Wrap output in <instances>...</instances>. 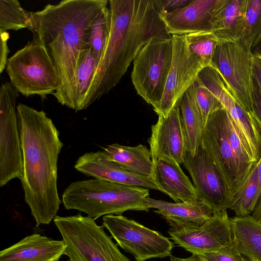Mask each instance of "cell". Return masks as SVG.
Instances as JSON below:
<instances>
[{"instance_id":"6da1fadb","label":"cell","mask_w":261,"mask_h":261,"mask_svg":"<svg viewBox=\"0 0 261 261\" xmlns=\"http://www.w3.org/2000/svg\"><path fill=\"white\" fill-rule=\"evenodd\" d=\"M108 4V0H63L30 12L32 40L45 50L60 81L53 95L74 111L79 60L90 48L91 24Z\"/></svg>"},{"instance_id":"7a4b0ae2","label":"cell","mask_w":261,"mask_h":261,"mask_svg":"<svg viewBox=\"0 0 261 261\" xmlns=\"http://www.w3.org/2000/svg\"><path fill=\"white\" fill-rule=\"evenodd\" d=\"M111 24L108 44L87 93L85 109L120 82L148 43L171 38L158 0H110Z\"/></svg>"},{"instance_id":"3957f363","label":"cell","mask_w":261,"mask_h":261,"mask_svg":"<svg viewBox=\"0 0 261 261\" xmlns=\"http://www.w3.org/2000/svg\"><path fill=\"white\" fill-rule=\"evenodd\" d=\"M17 114L24 200L37 225L48 224L57 216L62 201L57 179L58 161L63 143L59 130L44 111L20 103Z\"/></svg>"},{"instance_id":"277c9868","label":"cell","mask_w":261,"mask_h":261,"mask_svg":"<svg viewBox=\"0 0 261 261\" xmlns=\"http://www.w3.org/2000/svg\"><path fill=\"white\" fill-rule=\"evenodd\" d=\"M201 146L219 171L232 199L256 164L243 137L224 108L208 118Z\"/></svg>"},{"instance_id":"5b68a950","label":"cell","mask_w":261,"mask_h":261,"mask_svg":"<svg viewBox=\"0 0 261 261\" xmlns=\"http://www.w3.org/2000/svg\"><path fill=\"white\" fill-rule=\"evenodd\" d=\"M149 198L148 189L93 178L71 183L62 201L66 209L79 211L96 220L127 211L148 212Z\"/></svg>"},{"instance_id":"8992f818","label":"cell","mask_w":261,"mask_h":261,"mask_svg":"<svg viewBox=\"0 0 261 261\" xmlns=\"http://www.w3.org/2000/svg\"><path fill=\"white\" fill-rule=\"evenodd\" d=\"M54 222L67 246L69 261H131L94 219L79 214L57 216Z\"/></svg>"},{"instance_id":"52a82bcc","label":"cell","mask_w":261,"mask_h":261,"mask_svg":"<svg viewBox=\"0 0 261 261\" xmlns=\"http://www.w3.org/2000/svg\"><path fill=\"white\" fill-rule=\"evenodd\" d=\"M6 71L12 86L27 97L38 95L45 99L61 86L45 50L33 40L8 58Z\"/></svg>"},{"instance_id":"ba28073f","label":"cell","mask_w":261,"mask_h":261,"mask_svg":"<svg viewBox=\"0 0 261 261\" xmlns=\"http://www.w3.org/2000/svg\"><path fill=\"white\" fill-rule=\"evenodd\" d=\"M172 39L146 44L133 61L131 79L138 93L155 111L162 100L172 60Z\"/></svg>"},{"instance_id":"9c48e42d","label":"cell","mask_w":261,"mask_h":261,"mask_svg":"<svg viewBox=\"0 0 261 261\" xmlns=\"http://www.w3.org/2000/svg\"><path fill=\"white\" fill-rule=\"evenodd\" d=\"M253 58L251 48L240 40L219 42L210 66L220 74L241 107L252 112Z\"/></svg>"},{"instance_id":"30bf717a","label":"cell","mask_w":261,"mask_h":261,"mask_svg":"<svg viewBox=\"0 0 261 261\" xmlns=\"http://www.w3.org/2000/svg\"><path fill=\"white\" fill-rule=\"evenodd\" d=\"M102 225L118 246L131 254L136 261L170 257L174 243L161 233L122 215H107Z\"/></svg>"},{"instance_id":"8fae6325","label":"cell","mask_w":261,"mask_h":261,"mask_svg":"<svg viewBox=\"0 0 261 261\" xmlns=\"http://www.w3.org/2000/svg\"><path fill=\"white\" fill-rule=\"evenodd\" d=\"M19 92L10 82L0 88V186L21 179L23 158L16 102Z\"/></svg>"},{"instance_id":"7c38bea8","label":"cell","mask_w":261,"mask_h":261,"mask_svg":"<svg viewBox=\"0 0 261 261\" xmlns=\"http://www.w3.org/2000/svg\"><path fill=\"white\" fill-rule=\"evenodd\" d=\"M173 51L171 68L163 96L159 108L158 116H167L177 105L183 94L198 78L200 72L207 67L189 49L185 35H172Z\"/></svg>"},{"instance_id":"4fadbf2b","label":"cell","mask_w":261,"mask_h":261,"mask_svg":"<svg viewBox=\"0 0 261 261\" xmlns=\"http://www.w3.org/2000/svg\"><path fill=\"white\" fill-rule=\"evenodd\" d=\"M183 165L190 173L199 200L214 211L229 208L231 197L218 168L200 146L194 155L186 152Z\"/></svg>"},{"instance_id":"5bb4252c","label":"cell","mask_w":261,"mask_h":261,"mask_svg":"<svg viewBox=\"0 0 261 261\" xmlns=\"http://www.w3.org/2000/svg\"><path fill=\"white\" fill-rule=\"evenodd\" d=\"M168 233L174 244L192 254L211 251L225 246L232 239L227 210L214 211L201 225L191 228H170Z\"/></svg>"},{"instance_id":"9a60e30c","label":"cell","mask_w":261,"mask_h":261,"mask_svg":"<svg viewBox=\"0 0 261 261\" xmlns=\"http://www.w3.org/2000/svg\"><path fill=\"white\" fill-rule=\"evenodd\" d=\"M148 143L153 163L170 159L179 165L183 163L187 148L177 105L167 116H159L156 123L151 126Z\"/></svg>"},{"instance_id":"2e32d148","label":"cell","mask_w":261,"mask_h":261,"mask_svg":"<svg viewBox=\"0 0 261 261\" xmlns=\"http://www.w3.org/2000/svg\"><path fill=\"white\" fill-rule=\"evenodd\" d=\"M74 167L79 172L95 179L139 186L164 193L152 179L126 171L110 161L103 150L84 154L77 160Z\"/></svg>"},{"instance_id":"e0dca14e","label":"cell","mask_w":261,"mask_h":261,"mask_svg":"<svg viewBox=\"0 0 261 261\" xmlns=\"http://www.w3.org/2000/svg\"><path fill=\"white\" fill-rule=\"evenodd\" d=\"M218 0H192L186 6L162 15L172 35L212 32V20Z\"/></svg>"},{"instance_id":"ac0fdd59","label":"cell","mask_w":261,"mask_h":261,"mask_svg":"<svg viewBox=\"0 0 261 261\" xmlns=\"http://www.w3.org/2000/svg\"><path fill=\"white\" fill-rule=\"evenodd\" d=\"M67 246L39 233L28 236L0 251V261H58Z\"/></svg>"},{"instance_id":"d6986e66","label":"cell","mask_w":261,"mask_h":261,"mask_svg":"<svg viewBox=\"0 0 261 261\" xmlns=\"http://www.w3.org/2000/svg\"><path fill=\"white\" fill-rule=\"evenodd\" d=\"M149 208L166 219L171 228L177 229L198 227L210 219L212 209L201 200L193 202H170L151 198L147 199Z\"/></svg>"},{"instance_id":"ffe728a7","label":"cell","mask_w":261,"mask_h":261,"mask_svg":"<svg viewBox=\"0 0 261 261\" xmlns=\"http://www.w3.org/2000/svg\"><path fill=\"white\" fill-rule=\"evenodd\" d=\"M152 179L175 202H193L199 200L197 192L179 164L170 159L153 163Z\"/></svg>"},{"instance_id":"44dd1931","label":"cell","mask_w":261,"mask_h":261,"mask_svg":"<svg viewBox=\"0 0 261 261\" xmlns=\"http://www.w3.org/2000/svg\"><path fill=\"white\" fill-rule=\"evenodd\" d=\"M247 0H218L212 20V33L219 42L239 40L243 32Z\"/></svg>"},{"instance_id":"7402d4cb","label":"cell","mask_w":261,"mask_h":261,"mask_svg":"<svg viewBox=\"0 0 261 261\" xmlns=\"http://www.w3.org/2000/svg\"><path fill=\"white\" fill-rule=\"evenodd\" d=\"M103 149L110 161L126 171L152 179L154 163L147 146L139 144L132 147L114 143Z\"/></svg>"},{"instance_id":"603a6c76","label":"cell","mask_w":261,"mask_h":261,"mask_svg":"<svg viewBox=\"0 0 261 261\" xmlns=\"http://www.w3.org/2000/svg\"><path fill=\"white\" fill-rule=\"evenodd\" d=\"M237 249L252 261H261V222L251 215L230 218Z\"/></svg>"},{"instance_id":"cb8c5ba5","label":"cell","mask_w":261,"mask_h":261,"mask_svg":"<svg viewBox=\"0 0 261 261\" xmlns=\"http://www.w3.org/2000/svg\"><path fill=\"white\" fill-rule=\"evenodd\" d=\"M177 105L180 113L187 151L194 155L201 146L203 123L201 115L187 91Z\"/></svg>"},{"instance_id":"d4e9b609","label":"cell","mask_w":261,"mask_h":261,"mask_svg":"<svg viewBox=\"0 0 261 261\" xmlns=\"http://www.w3.org/2000/svg\"><path fill=\"white\" fill-rule=\"evenodd\" d=\"M258 192L256 164L233 195L229 209L237 217L251 215L259 200Z\"/></svg>"},{"instance_id":"484cf974","label":"cell","mask_w":261,"mask_h":261,"mask_svg":"<svg viewBox=\"0 0 261 261\" xmlns=\"http://www.w3.org/2000/svg\"><path fill=\"white\" fill-rule=\"evenodd\" d=\"M98 65L90 48L86 50L79 59L76 73L75 111L85 110L86 96Z\"/></svg>"},{"instance_id":"4316f807","label":"cell","mask_w":261,"mask_h":261,"mask_svg":"<svg viewBox=\"0 0 261 261\" xmlns=\"http://www.w3.org/2000/svg\"><path fill=\"white\" fill-rule=\"evenodd\" d=\"M111 24V12L109 6H107L90 25L88 44L98 64L102 60L108 44Z\"/></svg>"},{"instance_id":"83f0119b","label":"cell","mask_w":261,"mask_h":261,"mask_svg":"<svg viewBox=\"0 0 261 261\" xmlns=\"http://www.w3.org/2000/svg\"><path fill=\"white\" fill-rule=\"evenodd\" d=\"M31 14L17 0H0V33L29 29Z\"/></svg>"},{"instance_id":"f1b7e54d","label":"cell","mask_w":261,"mask_h":261,"mask_svg":"<svg viewBox=\"0 0 261 261\" xmlns=\"http://www.w3.org/2000/svg\"><path fill=\"white\" fill-rule=\"evenodd\" d=\"M187 92L200 113L204 126L211 114L223 108L217 98L204 85L198 77Z\"/></svg>"},{"instance_id":"f546056e","label":"cell","mask_w":261,"mask_h":261,"mask_svg":"<svg viewBox=\"0 0 261 261\" xmlns=\"http://www.w3.org/2000/svg\"><path fill=\"white\" fill-rule=\"evenodd\" d=\"M187 45L191 52L210 66L214 53L219 43L212 32H201L185 35Z\"/></svg>"},{"instance_id":"4dcf8cb0","label":"cell","mask_w":261,"mask_h":261,"mask_svg":"<svg viewBox=\"0 0 261 261\" xmlns=\"http://www.w3.org/2000/svg\"><path fill=\"white\" fill-rule=\"evenodd\" d=\"M261 35V0H247L245 26L239 39L251 48Z\"/></svg>"},{"instance_id":"1f68e13d","label":"cell","mask_w":261,"mask_h":261,"mask_svg":"<svg viewBox=\"0 0 261 261\" xmlns=\"http://www.w3.org/2000/svg\"><path fill=\"white\" fill-rule=\"evenodd\" d=\"M196 255L201 261H244V258L237 249L233 238L225 246Z\"/></svg>"},{"instance_id":"d6a6232c","label":"cell","mask_w":261,"mask_h":261,"mask_svg":"<svg viewBox=\"0 0 261 261\" xmlns=\"http://www.w3.org/2000/svg\"><path fill=\"white\" fill-rule=\"evenodd\" d=\"M251 114L261 132V92L253 77Z\"/></svg>"},{"instance_id":"836d02e7","label":"cell","mask_w":261,"mask_h":261,"mask_svg":"<svg viewBox=\"0 0 261 261\" xmlns=\"http://www.w3.org/2000/svg\"><path fill=\"white\" fill-rule=\"evenodd\" d=\"M161 15L174 11L182 8L192 0H158Z\"/></svg>"},{"instance_id":"e575fe53","label":"cell","mask_w":261,"mask_h":261,"mask_svg":"<svg viewBox=\"0 0 261 261\" xmlns=\"http://www.w3.org/2000/svg\"><path fill=\"white\" fill-rule=\"evenodd\" d=\"M1 45H0V73L2 74L5 69L8 60V56L10 50L7 44L9 38V34L6 32L0 33Z\"/></svg>"},{"instance_id":"d590c367","label":"cell","mask_w":261,"mask_h":261,"mask_svg":"<svg viewBox=\"0 0 261 261\" xmlns=\"http://www.w3.org/2000/svg\"><path fill=\"white\" fill-rule=\"evenodd\" d=\"M252 73L261 92V56L253 55Z\"/></svg>"},{"instance_id":"8d00e7d4","label":"cell","mask_w":261,"mask_h":261,"mask_svg":"<svg viewBox=\"0 0 261 261\" xmlns=\"http://www.w3.org/2000/svg\"><path fill=\"white\" fill-rule=\"evenodd\" d=\"M170 261H201L195 254H192L191 256L186 258L176 257L171 255L170 256Z\"/></svg>"},{"instance_id":"74e56055","label":"cell","mask_w":261,"mask_h":261,"mask_svg":"<svg viewBox=\"0 0 261 261\" xmlns=\"http://www.w3.org/2000/svg\"><path fill=\"white\" fill-rule=\"evenodd\" d=\"M251 50L253 55L261 56V35L252 45Z\"/></svg>"},{"instance_id":"f35d334b","label":"cell","mask_w":261,"mask_h":261,"mask_svg":"<svg viewBox=\"0 0 261 261\" xmlns=\"http://www.w3.org/2000/svg\"><path fill=\"white\" fill-rule=\"evenodd\" d=\"M251 216L256 220L261 222V197Z\"/></svg>"},{"instance_id":"ab89813d","label":"cell","mask_w":261,"mask_h":261,"mask_svg":"<svg viewBox=\"0 0 261 261\" xmlns=\"http://www.w3.org/2000/svg\"><path fill=\"white\" fill-rule=\"evenodd\" d=\"M256 168L258 182V196L260 199L261 197V156L258 162L256 163Z\"/></svg>"},{"instance_id":"60d3db41","label":"cell","mask_w":261,"mask_h":261,"mask_svg":"<svg viewBox=\"0 0 261 261\" xmlns=\"http://www.w3.org/2000/svg\"><path fill=\"white\" fill-rule=\"evenodd\" d=\"M244 261H252V260H251L250 259L244 256Z\"/></svg>"}]
</instances>
